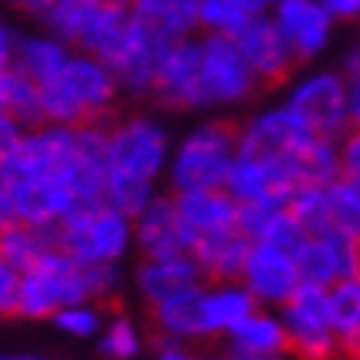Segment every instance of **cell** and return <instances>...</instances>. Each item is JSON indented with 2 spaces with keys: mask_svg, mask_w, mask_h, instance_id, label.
Listing matches in <instances>:
<instances>
[{
  "mask_svg": "<svg viewBox=\"0 0 360 360\" xmlns=\"http://www.w3.org/2000/svg\"><path fill=\"white\" fill-rule=\"evenodd\" d=\"M142 347H146V338H142L139 324L126 314H116L99 330V350L110 360H136Z\"/></svg>",
  "mask_w": 360,
  "mask_h": 360,
  "instance_id": "cell-33",
  "label": "cell"
},
{
  "mask_svg": "<svg viewBox=\"0 0 360 360\" xmlns=\"http://www.w3.org/2000/svg\"><path fill=\"white\" fill-rule=\"evenodd\" d=\"M202 271L192 255H175V258H142V264L136 268V288H139L142 301L149 307L162 304L169 297H179L202 288Z\"/></svg>",
  "mask_w": 360,
  "mask_h": 360,
  "instance_id": "cell-20",
  "label": "cell"
},
{
  "mask_svg": "<svg viewBox=\"0 0 360 360\" xmlns=\"http://www.w3.org/2000/svg\"><path fill=\"white\" fill-rule=\"evenodd\" d=\"M295 188L297 179L284 162L245 153V149H238L229 179H225V192L238 205H288Z\"/></svg>",
  "mask_w": 360,
  "mask_h": 360,
  "instance_id": "cell-12",
  "label": "cell"
},
{
  "mask_svg": "<svg viewBox=\"0 0 360 360\" xmlns=\"http://www.w3.org/2000/svg\"><path fill=\"white\" fill-rule=\"evenodd\" d=\"M219 360H258V357H248V354H238V350H231V347H229ZM281 360H295V357H281Z\"/></svg>",
  "mask_w": 360,
  "mask_h": 360,
  "instance_id": "cell-46",
  "label": "cell"
},
{
  "mask_svg": "<svg viewBox=\"0 0 360 360\" xmlns=\"http://www.w3.org/2000/svg\"><path fill=\"white\" fill-rule=\"evenodd\" d=\"M40 20L60 40L110 63L136 30L129 0H50Z\"/></svg>",
  "mask_w": 360,
  "mask_h": 360,
  "instance_id": "cell-2",
  "label": "cell"
},
{
  "mask_svg": "<svg viewBox=\"0 0 360 360\" xmlns=\"http://www.w3.org/2000/svg\"><path fill=\"white\" fill-rule=\"evenodd\" d=\"M334 20H360V0H321Z\"/></svg>",
  "mask_w": 360,
  "mask_h": 360,
  "instance_id": "cell-40",
  "label": "cell"
},
{
  "mask_svg": "<svg viewBox=\"0 0 360 360\" xmlns=\"http://www.w3.org/2000/svg\"><path fill=\"white\" fill-rule=\"evenodd\" d=\"M17 288H20V271L0 255V314H13Z\"/></svg>",
  "mask_w": 360,
  "mask_h": 360,
  "instance_id": "cell-38",
  "label": "cell"
},
{
  "mask_svg": "<svg viewBox=\"0 0 360 360\" xmlns=\"http://www.w3.org/2000/svg\"><path fill=\"white\" fill-rule=\"evenodd\" d=\"M314 136L317 132L311 129L288 103H281V106L258 110L255 116H248V120L241 122L238 126V149L255 153V155H268V159H278V162H284L291 172H295L297 153H301Z\"/></svg>",
  "mask_w": 360,
  "mask_h": 360,
  "instance_id": "cell-10",
  "label": "cell"
},
{
  "mask_svg": "<svg viewBox=\"0 0 360 360\" xmlns=\"http://www.w3.org/2000/svg\"><path fill=\"white\" fill-rule=\"evenodd\" d=\"M330 317L340 354L360 360V274L344 278L330 288Z\"/></svg>",
  "mask_w": 360,
  "mask_h": 360,
  "instance_id": "cell-28",
  "label": "cell"
},
{
  "mask_svg": "<svg viewBox=\"0 0 360 360\" xmlns=\"http://www.w3.org/2000/svg\"><path fill=\"white\" fill-rule=\"evenodd\" d=\"M106 146H110V169L126 172L146 182H159L169 172L172 159V136L162 120L149 112H129L122 120L106 126Z\"/></svg>",
  "mask_w": 360,
  "mask_h": 360,
  "instance_id": "cell-6",
  "label": "cell"
},
{
  "mask_svg": "<svg viewBox=\"0 0 360 360\" xmlns=\"http://www.w3.org/2000/svg\"><path fill=\"white\" fill-rule=\"evenodd\" d=\"M153 360H205V357L195 354V350H188L186 344H155Z\"/></svg>",
  "mask_w": 360,
  "mask_h": 360,
  "instance_id": "cell-39",
  "label": "cell"
},
{
  "mask_svg": "<svg viewBox=\"0 0 360 360\" xmlns=\"http://www.w3.org/2000/svg\"><path fill=\"white\" fill-rule=\"evenodd\" d=\"M132 245V219L110 202L77 205L56 225V248L79 264H120Z\"/></svg>",
  "mask_w": 360,
  "mask_h": 360,
  "instance_id": "cell-4",
  "label": "cell"
},
{
  "mask_svg": "<svg viewBox=\"0 0 360 360\" xmlns=\"http://www.w3.org/2000/svg\"><path fill=\"white\" fill-rule=\"evenodd\" d=\"M229 347L238 350V354H248V357H258V360L291 357L288 330H284L281 314H271V311H264V307H255L238 328L231 330Z\"/></svg>",
  "mask_w": 360,
  "mask_h": 360,
  "instance_id": "cell-23",
  "label": "cell"
},
{
  "mask_svg": "<svg viewBox=\"0 0 360 360\" xmlns=\"http://www.w3.org/2000/svg\"><path fill=\"white\" fill-rule=\"evenodd\" d=\"M338 146H340V175L360 182V129L357 126H350L338 139Z\"/></svg>",
  "mask_w": 360,
  "mask_h": 360,
  "instance_id": "cell-36",
  "label": "cell"
},
{
  "mask_svg": "<svg viewBox=\"0 0 360 360\" xmlns=\"http://www.w3.org/2000/svg\"><path fill=\"white\" fill-rule=\"evenodd\" d=\"M340 73H344V77H357L360 73V44L350 46L347 53H344V60H340Z\"/></svg>",
  "mask_w": 360,
  "mask_h": 360,
  "instance_id": "cell-44",
  "label": "cell"
},
{
  "mask_svg": "<svg viewBox=\"0 0 360 360\" xmlns=\"http://www.w3.org/2000/svg\"><path fill=\"white\" fill-rule=\"evenodd\" d=\"M262 307H281L301 288L295 251H284L268 241H251L245 268L238 278Z\"/></svg>",
  "mask_w": 360,
  "mask_h": 360,
  "instance_id": "cell-14",
  "label": "cell"
},
{
  "mask_svg": "<svg viewBox=\"0 0 360 360\" xmlns=\"http://www.w3.org/2000/svg\"><path fill=\"white\" fill-rule=\"evenodd\" d=\"M297 63L317 60L334 40V13L321 0H278L268 13Z\"/></svg>",
  "mask_w": 360,
  "mask_h": 360,
  "instance_id": "cell-13",
  "label": "cell"
},
{
  "mask_svg": "<svg viewBox=\"0 0 360 360\" xmlns=\"http://www.w3.org/2000/svg\"><path fill=\"white\" fill-rule=\"evenodd\" d=\"M262 307L241 281H219L205 288L202 311H205V338H229L241 321Z\"/></svg>",
  "mask_w": 360,
  "mask_h": 360,
  "instance_id": "cell-24",
  "label": "cell"
},
{
  "mask_svg": "<svg viewBox=\"0 0 360 360\" xmlns=\"http://www.w3.org/2000/svg\"><path fill=\"white\" fill-rule=\"evenodd\" d=\"M165 44H169L165 37H159V33H153L149 27H142L136 20V30L129 33V40L110 60L122 93H129V96H153L155 73H159V60H162Z\"/></svg>",
  "mask_w": 360,
  "mask_h": 360,
  "instance_id": "cell-18",
  "label": "cell"
},
{
  "mask_svg": "<svg viewBox=\"0 0 360 360\" xmlns=\"http://www.w3.org/2000/svg\"><path fill=\"white\" fill-rule=\"evenodd\" d=\"M153 99L169 110H205L202 106V40H169L159 60Z\"/></svg>",
  "mask_w": 360,
  "mask_h": 360,
  "instance_id": "cell-11",
  "label": "cell"
},
{
  "mask_svg": "<svg viewBox=\"0 0 360 360\" xmlns=\"http://www.w3.org/2000/svg\"><path fill=\"white\" fill-rule=\"evenodd\" d=\"M295 258L304 284L334 288L344 278L360 274V241L338 229H328L317 231V235H307Z\"/></svg>",
  "mask_w": 360,
  "mask_h": 360,
  "instance_id": "cell-15",
  "label": "cell"
},
{
  "mask_svg": "<svg viewBox=\"0 0 360 360\" xmlns=\"http://www.w3.org/2000/svg\"><path fill=\"white\" fill-rule=\"evenodd\" d=\"M235 4H238V7L248 13V17H268L278 0H235Z\"/></svg>",
  "mask_w": 360,
  "mask_h": 360,
  "instance_id": "cell-43",
  "label": "cell"
},
{
  "mask_svg": "<svg viewBox=\"0 0 360 360\" xmlns=\"http://www.w3.org/2000/svg\"><path fill=\"white\" fill-rule=\"evenodd\" d=\"M56 248V225H30V221H11L0 225V255L17 268L27 271Z\"/></svg>",
  "mask_w": 360,
  "mask_h": 360,
  "instance_id": "cell-27",
  "label": "cell"
},
{
  "mask_svg": "<svg viewBox=\"0 0 360 360\" xmlns=\"http://www.w3.org/2000/svg\"><path fill=\"white\" fill-rule=\"evenodd\" d=\"M27 122H20L13 112H0V162H7L13 153H17V146L23 142L27 136Z\"/></svg>",
  "mask_w": 360,
  "mask_h": 360,
  "instance_id": "cell-37",
  "label": "cell"
},
{
  "mask_svg": "<svg viewBox=\"0 0 360 360\" xmlns=\"http://www.w3.org/2000/svg\"><path fill=\"white\" fill-rule=\"evenodd\" d=\"M132 17L165 40L195 37L202 0H129Z\"/></svg>",
  "mask_w": 360,
  "mask_h": 360,
  "instance_id": "cell-25",
  "label": "cell"
},
{
  "mask_svg": "<svg viewBox=\"0 0 360 360\" xmlns=\"http://www.w3.org/2000/svg\"><path fill=\"white\" fill-rule=\"evenodd\" d=\"M70 53H73V46L50 30L23 33V37H17V46H13V66L40 86L70 60Z\"/></svg>",
  "mask_w": 360,
  "mask_h": 360,
  "instance_id": "cell-26",
  "label": "cell"
},
{
  "mask_svg": "<svg viewBox=\"0 0 360 360\" xmlns=\"http://www.w3.org/2000/svg\"><path fill=\"white\" fill-rule=\"evenodd\" d=\"M202 40V106H238L258 93V77L241 56L235 37L205 33Z\"/></svg>",
  "mask_w": 360,
  "mask_h": 360,
  "instance_id": "cell-9",
  "label": "cell"
},
{
  "mask_svg": "<svg viewBox=\"0 0 360 360\" xmlns=\"http://www.w3.org/2000/svg\"><path fill=\"white\" fill-rule=\"evenodd\" d=\"M132 238H136L142 258H175V255L192 251V238L179 219L172 195H155L142 208L132 219Z\"/></svg>",
  "mask_w": 360,
  "mask_h": 360,
  "instance_id": "cell-17",
  "label": "cell"
},
{
  "mask_svg": "<svg viewBox=\"0 0 360 360\" xmlns=\"http://www.w3.org/2000/svg\"><path fill=\"white\" fill-rule=\"evenodd\" d=\"M0 112H13L27 126L40 122V86L13 63L0 66Z\"/></svg>",
  "mask_w": 360,
  "mask_h": 360,
  "instance_id": "cell-29",
  "label": "cell"
},
{
  "mask_svg": "<svg viewBox=\"0 0 360 360\" xmlns=\"http://www.w3.org/2000/svg\"><path fill=\"white\" fill-rule=\"evenodd\" d=\"M248 20L251 17L241 11L235 0H202V7H198V30L202 33L235 37Z\"/></svg>",
  "mask_w": 360,
  "mask_h": 360,
  "instance_id": "cell-34",
  "label": "cell"
},
{
  "mask_svg": "<svg viewBox=\"0 0 360 360\" xmlns=\"http://www.w3.org/2000/svg\"><path fill=\"white\" fill-rule=\"evenodd\" d=\"M120 79L106 60L73 50L53 77L40 83V122L96 126L106 122L120 99Z\"/></svg>",
  "mask_w": 360,
  "mask_h": 360,
  "instance_id": "cell-1",
  "label": "cell"
},
{
  "mask_svg": "<svg viewBox=\"0 0 360 360\" xmlns=\"http://www.w3.org/2000/svg\"><path fill=\"white\" fill-rule=\"evenodd\" d=\"M0 360H46L40 354H0Z\"/></svg>",
  "mask_w": 360,
  "mask_h": 360,
  "instance_id": "cell-47",
  "label": "cell"
},
{
  "mask_svg": "<svg viewBox=\"0 0 360 360\" xmlns=\"http://www.w3.org/2000/svg\"><path fill=\"white\" fill-rule=\"evenodd\" d=\"M238 155V129L229 122H198L179 142H172L169 159V186L172 192H198V188H225L231 162Z\"/></svg>",
  "mask_w": 360,
  "mask_h": 360,
  "instance_id": "cell-3",
  "label": "cell"
},
{
  "mask_svg": "<svg viewBox=\"0 0 360 360\" xmlns=\"http://www.w3.org/2000/svg\"><path fill=\"white\" fill-rule=\"evenodd\" d=\"M179 219L186 225L188 238L198 241L215 231L238 229V202L225 188H198V192H172Z\"/></svg>",
  "mask_w": 360,
  "mask_h": 360,
  "instance_id": "cell-19",
  "label": "cell"
},
{
  "mask_svg": "<svg viewBox=\"0 0 360 360\" xmlns=\"http://www.w3.org/2000/svg\"><path fill=\"white\" fill-rule=\"evenodd\" d=\"M4 4H7V7H17V11L37 13V17H40L46 7H50V0H4Z\"/></svg>",
  "mask_w": 360,
  "mask_h": 360,
  "instance_id": "cell-45",
  "label": "cell"
},
{
  "mask_svg": "<svg viewBox=\"0 0 360 360\" xmlns=\"http://www.w3.org/2000/svg\"><path fill=\"white\" fill-rule=\"evenodd\" d=\"M334 360H350V357H344V354H338V357H334Z\"/></svg>",
  "mask_w": 360,
  "mask_h": 360,
  "instance_id": "cell-48",
  "label": "cell"
},
{
  "mask_svg": "<svg viewBox=\"0 0 360 360\" xmlns=\"http://www.w3.org/2000/svg\"><path fill=\"white\" fill-rule=\"evenodd\" d=\"M251 238L241 229H229V231H215L205 238L192 241V258H195L202 278L212 284L219 281H238L245 258H248Z\"/></svg>",
  "mask_w": 360,
  "mask_h": 360,
  "instance_id": "cell-21",
  "label": "cell"
},
{
  "mask_svg": "<svg viewBox=\"0 0 360 360\" xmlns=\"http://www.w3.org/2000/svg\"><path fill=\"white\" fill-rule=\"evenodd\" d=\"M13 46H17V33L0 20V66L13 63Z\"/></svg>",
  "mask_w": 360,
  "mask_h": 360,
  "instance_id": "cell-42",
  "label": "cell"
},
{
  "mask_svg": "<svg viewBox=\"0 0 360 360\" xmlns=\"http://www.w3.org/2000/svg\"><path fill=\"white\" fill-rule=\"evenodd\" d=\"M281 321L295 360H334L340 354L330 317V288L301 281V288L281 304Z\"/></svg>",
  "mask_w": 360,
  "mask_h": 360,
  "instance_id": "cell-7",
  "label": "cell"
},
{
  "mask_svg": "<svg viewBox=\"0 0 360 360\" xmlns=\"http://www.w3.org/2000/svg\"><path fill=\"white\" fill-rule=\"evenodd\" d=\"M56 324V330H63L66 338H96L103 330V311H99V301H79V304H70L63 311H56L50 317Z\"/></svg>",
  "mask_w": 360,
  "mask_h": 360,
  "instance_id": "cell-35",
  "label": "cell"
},
{
  "mask_svg": "<svg viewBox=\"0 0 360 360\" xmlns=\"http://www.w3.org/2000/svg\"><path fill=\"white\" fill-rule=\"evenodd\" d=\"M205 288H192L186 295L169 297L162 304L149 307L155 328V344H188L205 338V311H202Z\"/></svg>",
  "mask_w": 360,
  "mask_h": 360,
  "instance_id": "cell-22",
  "label": "cell"
},
{
  "mask_svg": "<svg viewBox=\"0 0 360 360\" xmlns=\"http://www.w3.org/2000/svg\"><path fill=\"white\" fill-rule=\"evenodd\" d=\"M284 103L317 132L340 139L350 129L347 112V77L340 70H307L288 86Z\"/></svg>",
  "mask_w": 360,
  "mask_h": 360,
  "instance_id": "cell-8",
  "label": "cell"
},
{
  "mask_svg": "<svg viewBox=\"0 0 360 360\" xmlns=\"http://www.w3.org/2000/svg\"><path fill=\"white\" fill-rule=\"evenodd\" d=\"M347 112H350V126L360 129V73L347 77Z\"/></svg>",
  "mask_w": 360,
  "mask_h": 360,
  "instance_id": "cell-41",
  "label": "cell"
},
{
  "mask_svg": "<svg viewBox=\"0 0 360 360\" xmlns=\"http://www.w3.org/2000/svg\"><path fill=\"white\" fill-rule=\"evenodd\" d=\"M235 44H238L241 56L248 60L251 73L258 77L262 86H278L295 73V53L291 46L284 44V37L278 33L271 17H251L238 33H235Z\"/></svg>",
  "mask_w": 360,
  "mask_h": 360,
  "instance_id": "cell-16",
  "label": "cell"
},
{
  "mask_svg": "<svg viewBox=\"0 0 360 360\" xmlns=\"http://www.w3.org/2000/svg\"><path fill=\"white\" fill-rule=\"evenodd\" d=\"M330 186V182H328ZM328 186L321 182H304L297 186L288 198V208L291 215L301 221V229L307 235H317V231H328L330 229V195H328Z\"/></svg>",
  "mask_w": 360,
  "mask_h": 360,
  "instance_id": "cell-30",
  "label": "cell"
},
{
  "mask_svg": "<svg viewBox=\"0 0 360 360\" xmlns=\"http://www.w3.org/2000/svg\"><path fill=\"white\" fill-rule=\"evenodd\" d=\"M79 301H93L86 264L70 258L63 248H53L46 251L33 268L20 271L13 314L40 321V317H53L56 311L79 304Z\"/></svg>",
  "mask_w": 360,
  "mask_h": 360,
  "instance_id": "cell-5",
  "label": "cell"
},
{
  "mask_svg": "<svg viewBox=\"0 0 360 360\" xmlns=\"http://www.w3.org/2000/svg\"><path fill=\"white\" fill-rule=\"evenodd\" d=\"M155 195H159L155 182H146V179H136V175H126V172H112V169L106 172L103 202H110L112 208H120L122 215H129V219H136Z\"/></svg>",
  "mask_w": 360,
  "mask_h": 360,
  "instance_id": "cell-31",
  "label": "cell"
},
{
  "mask_svg": "<svg viewBox=\"0 0 360 360\" xmlns=\"http://www.w3.org/2000/svg\"><path fill=\"white\" fill-rule=\"evenodd\" d=\"M328 195H330V229H338L360 241V182L340 175L328 186Z\"/></svg>",
  "mask_w": 360,
  "mask_h": 360,
  "instance_id": "cell-32",
  "label": "cell"
}]
</instances>
